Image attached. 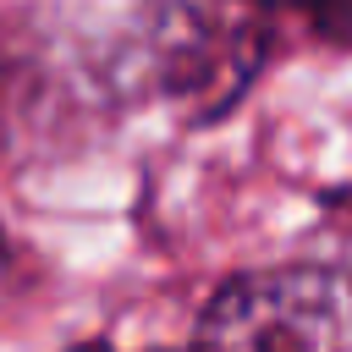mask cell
Masks as SVG:
<instances>
[{
    "label": "cell",
    "mask_w": 352,
    "mask_h": 352,
    "mask_svg": "<svg viewBox=\"0 0 352 352\" xmlns=\"http://www.w3.org/2000/svg\"><path fill=\"white\" fill-rule=\"evenodd\" d=\"M253 0H55L28 33V82L72 110H220L264 55Z\"/></svg>",
    "instance_id": "obj_1"
},
{
    "label": "cell",
    "mask_w": 352,
    "mask_h": 352,
    "mask_svg": "<svg viewBox=\"0 0 352 352\" xmlns=\"http://www.w3.org/2000/svg\"><path fill=\"white\" fill-rule=\"evenodd\" d=\"M192 352H352V270L275 264L220 286Z\"/></svg>",
    "instance_id": "obj_2"
},
{
    "label": "cell",
    "mask_w": 352,
    "mask_h": 352,
    "mask_svg": "<svg viewBox=\"0 0 352 352\" xmlns=\"http://www.w3.org/2000/svg\"><path fill=\"white\" fill-rule=\"evenodd\" d=\"M253 6L264 16L270 11H286L302 28H314L319 38H330V44H352V0H253Z\"/></svg>",
    "instance_id": "obj_3"
},
{
    "label": "cell",
    "mask_w": 352,
    "mask_h": 352,
    "mask_svg": "<svg viewBox=\"0 0 352 352\" xmlns=\"http://www.w3.org/2000/svg\"><path fill=\"white\" fill-rule=\"evenodd\" d=\"M77 352H116V346H104V341H88V346H77Z\"/></svg>",
    "instance_id": "obj_4"
},
{
    "label": "cell",
    "mask_w": 352,
    "mask_h": 352,
    "mask_svg": "<svg viewBox=\"0 0 352 352\" xmlns=\"http://www.w3.org/2000/svg\"><path fill=\"white\" fill-rule=\"evenodd\" d=\"M0 275H6V248H0Z\"/></svg>",
    "instance_id": "obj_5"
}]
</instances>
